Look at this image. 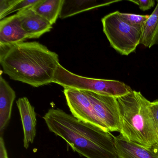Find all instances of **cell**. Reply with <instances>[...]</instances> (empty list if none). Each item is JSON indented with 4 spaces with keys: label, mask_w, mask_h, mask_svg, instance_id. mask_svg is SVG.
<instances>
[{
    "label": "cell",
    "mask_w": 158,
    "mask_h": 158,
    "mask_svg": "<svg viewBox=\"0 0 158 158\" xmlns=\"http://www.w3.org/2000/svg\"><path fill=\"white\" fill-rule=\"evenodd\" d=\"M116 11L102 19L103 31L112 48L122 55L128 56L140 45L142 27L129 24Z\"/></svg>",
    "instance_id": "5b68a950"
},
{
    "label": "cell",
    "mask_w": 158,
    "mask_h": 158,
    "mask_svg": "<svg viewBox=\"0 0 158 158\" xmlns=\"http://www.w3.org/2000/svg\"><path fill=\"white\" fill-rule=\"evenodd\" d=\"M16 13L19 15L21 25L28 39L39 38L52 28L50 23L37 14L32 8Z\"/></svg>",
    "instance_id": "9c48e42d"
},
{
    "label": "cell",
    "mask_w": 158,
    "mask_h": 158,
    "mask_svg": "<svg viewBox=\"0 0 158 158\" xmlns=\"http://www.w3.org/2000/svg\"><path fill=\"white\" fill-rule=\"evenodd\" d=\"M64 93L72 115L81 121L107 130L95 116L90 100L84 91L64 89Z\"/></svg>",
    "instance_id": "52a82bcc"
},
{
    "label": "cell",
    "mask_w": 158,
    "mask_h": 158,
    "mask_svg": "<svg viewBox=\"0 0 158 158\" xmlns=\"http://www.w3.org/2000/svg\"><path fill=\"white\" fill-rule=\"evenodd\" d=\"M121 17L129 24L135 27H142L145 22L148 20L149 15H139L129 13H120Z\"/></svg>",
    "instance_id": "2e32d148"
},
{
    "label": "cell",
    "mask_w": 158,
    "mask_h": 158,
    "mask_svg": "<svg viewBox=\"0 0 158 158\" xmlns=\"http://www.w3.org/2000/svg\"><path fill=\"white\" fill-rule=\"evenodd\" d=\"M151 149L157 154V156H158V144H155V145L153 146Z\"/></svg>",
    "instance_id": "7402d4cb"
},
{
    "label": "cell",
    "mask_w": 158,
    "mask_h": 158,
    "mask_svg": "<svg viewBox=\"0 0 158 158\" xmlns=\"http://www.w3.org/2000/svg\"><path fill=\"white\" fill-rule=\"evenodd\" d=\"M20 112L24 133V147L27 149L34 141L36 135V114L28 98H20L16 102Z\"/></svg>",
    "instance_id": "30bf717a"
},
{
    "label": "cell",
    "mask_w": 158,
    "mask_h": 158,
    "mask_svg": "<svg viewBox=\"0 0 158 158\" xmlns=\"http://www.w3.org/2000/svg\"><path fill=\"white\" fill-rule=\"evenodd\" d=\"M39 1V0H17L14 6L7 13L6 16L15 12L18 13L32 8Z\"/></svg>",
    "instance_id": "e0dca14e"
},
{
    "label": "cell",
    "mask_w": 158,
    "mask_h": 158,
    "mask_svg": "<svg viewBox=\"0 0 158 158\" xmlns=\"http://www.w3.org/2000/svg\"><path fill=\"white\" fill-rule=\"evenodd\" d=\"M0 158H9L4 139L2 135L0 137Z\"/></svg>",
    "instance_id": "44dd1931"
},
{
    "label": "cell",
    "mask_w": 158,
    "mask_h": 158,
    "mask_svg": "<svg viewBox=\"0 0 158 158\" xmlns=\"http://www.w3.org/2000/svg\"><path fill=\"white\" fill-rule=\"evenodd\" d=\"M116 100L121 121L120 134L148 148L158 144V131L151 110L150 102L140 91L133 89Z\"/></svg>",
    "instance_id": "3957f363"
},
{
    "label": "cell",
    "mask_w": 158,
    "mask_h": 158,
    "mask_svg": "<svg viewBox=\"0 0 158 158\" xmlns=\"http://www.w3.org/2000/svg\"><path fill=\"white\" fill-rule=\"evenodd\" d=\"M115 2H100L96 0H64L59 18L65 19L80 13L110 4Z\"/></svg>",
    "instance_id": "4fadbf2b"
},
{
    "label": "cell",
    "mask_w": 158,
    "mask_h": 158,
    "mask_svg": "<svg viewBox=\"0 0 158 158\" xmlns=\"http://www.w3.org/2000/svg\"><path fill=\"white\" fill-rule=\"evenodd\" d=\"M52 83L64 89H73L118 98L128 94L132 89L117 80L96 79L80 76L66 70L60 64L58 66Z\"/></svg>",
    "instance_id": "277c9868"
},
{
    "label": "cell",
    "mask_w": 158,
    "mask_h": 158,
    "mask_svg": "<svg viewBox=\"0 0 158 158\" xmlns=\"http://www.w3.org/2000/svg\"><path fill=\"white\" fill-rule=\"evenodd\" d=\"M28 39L16 13L0 21V48L10 47L24 42Z\"/></svg>",
    "instance_id": "ba28073f"
},
{
    "label": "cell",
    "mask_w": 158,
    "mask_h": 158,
    "mask_svg": "<svg viewBox=\"0 0 158 158\" xmlns=\"http://www.w3.org/2000/svg\"><path fill=\"white\" fill-rule=\"evenodd\" d=\"M48 128L86 158H118L114 136L101 127L77 119L63 110L51 109L43 117Z\"/></svg>",
    "instance_id": "6da1fadb"
},
{
    "label": "cell",
    "mask_w": 158,
    "mask_h": 158,
    "mask_svg": "<svg viewBox=\"0 0 158 158\" xmlns=\"http://www.w3.org/2000/svg\"><path fill=\"white\" fill-rule=\"evenodd\" d=\"M114 141L118 158H158L151 149L130 141L121 134L114 136Z\"/></svg>",
    "instance_id": "8fae6325"
},
{
    "label": "cell",
    "mask_w": 158,
    "mask_h": 158,
    "mask_svg": "<svg viewBox=\"0 0 158 158\" xmlns=\"http://www.w3.org/2000/svg\"><path fill=\"white\" fill-rule=\"evenodd\" d=\"M64 0H39L32 8L52 25L60 17Z\"/></svg>",
    "instance_id": "9a60e30c"
},
{
    "label": "cell",
    "mask_w": 158,
    "mask_h": 158,
    "mask_svg": "<svg viewBox=\"0 0 158 158\" xmlns=\"http://www.w3.org/2000/svg\"><path fill=\"white\" fill-rule=\"evenodd\" d=\"M88 97L95 116L109 132L121 129L120 113L116 98L84 91Z\"/></svg>",
    "instance_id": "8992f818"
},
{
    "label": "cell",
    "mask_w": 158,
    "mask_h": 158,
    "mask_svg": "<svg viewBox=\"0 0 158 158\" xmlns=\"http://www.w3.org/2000/svg\"><path fill=\"white\" fill-rule=\"evenodd\" d=\"M15 98V91L1 76L0 77V132L1 134L10 120Z\"/></svg>",
    "instance_id": "7c38bea8"
},
{
    "label": "cell",
    "mask_w": 158,
    "mask_h": 158,
    "mask_svg": "<svg viewBox=\"0 0 158 158\" xmlns=\"http://www.w3.org/2000/svg\"><path fill=\"white\" fill-rule=\"evenodd\" d=\"M141 27L140 45L148 48L158 45V1L154 10Z\"/></svg>",
    "instance_id": "5bb4252c"
},
{
    "label": "cell",
    "mask_w": 158,
    "mask_h": 158,
    "mask_svg": "<svg viewBox=\"0 0 158 158\" xmlns=\"http://www.w3.org/2000/svg\"><path fill=\"white\" fill-rule=\"evenodd\" d=\"M0 64L11 79L34 87L52 83L60 64L59 55L37 42L1 48Z\"/></svg>",
    "instance_id": "7a4b0ae2"
},
{
    "label": "cell",
    "mask_w": 158,
    "mask_h": 158,
    "mask_svg": "<svg viewBox=\"0 0 158 158\" xmlns=\"http://www.w3.org/2000/svg\"><path fill=\"white\" fill-rule=\"evenodd\" d=\"M150 109L158 131V100L151 102Z\"/></svg>",
    "instance_id": "ffe728a7"
},
{
    "label": "cell",
    "mask_w": 158,
    "mask_h": 158,
    "mask_svg": "<svg viewBox=\"0 0 158 158\" xmlns=\"http://www.w3.org/2000/svg\"><path fill=\"white\" fill-rule=\"evenodd\" d=\"M17 0H0V19L5 18L7 13L16 3Z\"/></svg>",
    "instance_id": "ac0fdd59"
},
{
    "label": "cell",
    "mask_w": 158,
    "mask_h": 158,
    "mask_svg": "<svg viewBox=\"0 0 158 158\" xmlns=\"http://www.w3.org/2000/svg\"><path fill=\"white\" fill-rule=\"evenodd\" d=\"M130 2H133L136 4L139 7L140 10L143 11L148 10L151 9L155 5V1L154 0H147V1H129Z\"/></svg>",
    "instance_id": "d6986e66"
}]
</instances>
